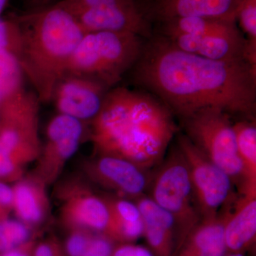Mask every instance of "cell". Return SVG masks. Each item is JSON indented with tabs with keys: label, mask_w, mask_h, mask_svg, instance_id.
<instances>
[{
	"label": "cell",
	"mask_w": 256,
	"mask_h": 256,
	"mask_svg": "<svg viewBox=\"0 0 256 256\" xmlns=\"http://www.w3.org/2000/svg\"><path fill=\"white\" fill-rule=\"evenodd\" d=\"M40 102L22 88L0 105V152L23 169L41 151Z\"/></svg>",
	"instance_id": "obj_5"
},
{
	"label": "cell",
	"mask_w": 256,
	"mask_h": 256,
	"mask_svg": "<svg viewBox=\"0 0 256 256\" xmlns=\"http://www.w3.org/2000/svg\"><path fill=\"white\" fill-rule=\"evenodd\" d=\"M46 184L32 174L15 182L12 190V212L16 220L34 230L42 226L52 214Z\"/></svg>",
	"instance_id": "obj_14"
},
{
	"label": "cell",
	"mask_w": 256,
	"mask_h": 256,
	"mask_svg": "<svg viewBox=\"0 0 256 256\" xmlns=\"http://www.w3.org/2000/svg\"><path fill=\"white\" fill-rule=\"evenodd\" d=\"M237 21L248 36L246 56L254 62L256 60V0H242L237 13Z\"/></svg>",
	"instance_id": "obj_25"
},
{
	"label": "cell",
	"mask_w": 256,
	"mask_h": 256,
	"mask_svg": "<svg viewBox=\"0 0 256 256\" xmlns=\"http://www.w3.org/2000/svg\"><path fill=\"white\" fill-rule=\"evenodd\" d=\"M36 240V238L32 239L21 246L16 248L14 250H10L0 256H32L34 246Z\"/></svg>",
	"instance_id": "obj_33"
},
{
	"label": "cell",
	"mask_w": 256,
	"mask_h": 256,
	"mask_svg": "<svg viewBox=\"0 0 256 256\" xmlns=\"http://www.w3.org/2000/svg\"><path fill=\"white\" fill-rule=\"evenodd\" d=\"M152 193V200L174 218L175 252L202 220L188 165L178 148L156 175Z\"/></svg>",
	"instance_id": "obj_6"
},
{
	"label": "cell",
	"mask_w": 256,
	"mask_h": 256,
	"mask_svg": "<svg viewBox=\"0 0 256 256\" xmlns=\"http://www.w3.org/2000/svg\"><path fill=\"white\" fill-rule=\"evenodd\" d=\"M32 256H65L62 242L56 237L50 236L42 240H36Z\"/></svg>",
	"instance_id": "obj_30"
},
{
	"label": "cell",
	"mask_w": 256,
	"mask_h": 256,
	"mask_svg": "<svg viewBox=\"0 0 256 256\" xmlns=\"http://www.w3.org/2000/svg\"><path fill=\"white\" fill-rule=\"evenodd\" d=\"M104 197L111 216L106 236L117 244L134 242L142 237L144 222L136 204L120 196Z\"/></svg>",
	"instance_id": "obj_20"
},
{
	"label": "cell",
	"mask_w": 256,
	"mask_h": 256,
	"mask_svg": "<svg viewBox=\"0 0 256 256\" xmlns=\"http://www.w3.org/2000/svg\"><path fill=\"white\" fill-rule=\"evenodd\" d=\"M178 150L186 162L202 220L213 218L230 200L232 178L214 164L188 136H180Z\"/></svg>",
	"instance_id": "obj_9"
},
{
	"label": "cell",
	"mask_w": 256,
	"mask_h": 256,
	"mask_svg": "<svg viewBox=\"0 0 256 256\" xmlns=\"http://www.w3.org/2000/svg\"><path fill=\"white\" fill-rule=\"evenodd\" d=\"M108 89L92 78L65 74L56 86L52 100L58 114L82 122L92 121L100 111Z\"/></svg>",
	"instance_id": "obj_13"
},
{
	"label": "cell",
	"mask_w": 256,
	"mask_h": 256,
	"mask_svg": "<svg viewBox=\"0 0 256 256\" xmlns=\"http://www.w3.org/2000/svg\"></svg>",
	"instance_id": "obj_37"
},
{
	"label": "cell",
	"mask_w": 256,
	"mask_h": 256,
	"mask_svg": "<svg viewBox=\"0 0 256 256\" xmlns=\"http://www.w3.org/2000/svg\"><path fill=\"white\" fill-rule=\"evenodd\" d=\"M36 230L18 220H0V256L36 238Z\"/></svg>",
	"instance_id": "obj_24"
},
{
	"label": "cell",
	"mask_w": 256,
	"mask_h": 256,
	"mask_svg": "<svg viewBox=\"0 0 256 256\" xmlns=\"http://www.w3.org/2000/svg\"><path fill=\"white\" fill-rule=\"evenodd\" d=\"M82 171L89 181L122 198L142 196L148 186L144 170L116 156L97 154L84 162Z\"/></svg>",
	"instance_id": "obj_12"
},
{
	"label": "cell",
	"mask_w": 256,
	"mask_h": 256,
	"mask_svg": "<svg viewBox=\"0 0 256 256\" xmlns=\"http://www.w3.org/2000/svg\"><path fill=\"white\" fill-rule=\"evenodd\" d=\"M9 1L10 0H0V15H1L2 12L4 11Z\"/></svg>",
	"instance_id": "obj_35"
},
{
	"label": "cell",
	"mask_w": 256,
	"mask_h": 256,
	"mask_svg": "<svg viewBox=\"0 0 256 256\" xmlns=\"http://www.w3.org/2000/svg\"><path fill=\"white\" fill-rule=\"evenodd\" d=\"M142 37L130 32L85 34L69 60L66 74L92 78L110 88L142 54Z\"/></svg>",
	"instance_id": "obj_4"
},
{
	"label": "cell",
	"mask_w": 256,
	"mask_h": 256,
	"mask_svg": "<svg viewBox=\"0 0 256 256\" xmlns=\"http://www.w3.org/2000/svg\"><path fill=\"white\" fill-rule=\"evenodd\" d=\"M226 212L213 218L202 220L190 232L172 256H224V237Z\"/></svg>",
	"instance_id": "obj_19"
},
{
	"label": "cell",
	"mask_w": 256,
	"mask_h": 256,
	"mask_svg": "<svg viewBox=\"0 0 256 256\" xmlns=\"http://www.w3.org/2000/svg\"><path fill=\"white\" fill-rule=\"evenodd\" d=\"M176 132L164 104L149 94L118 87L107 92L92 120L90 139L97 154L121 158L144 170L162 159Z\"/></svg>",
	"instance_id": "obj_2"
},
{
	"label": "cell",
	"mask_w": 256,
	"mask_h": 256,
	"mask_svg": "<svg viewBox=\"0 0 256 256\" xmlns=\"http://www.w3.org/2000/svg\"><path fill=\"white\" fill-rule=\"evenodd\" d=\"M237 152L242 168L240 194H256V128L255 122L240 121L233 124Z\"/></svg>",
	"instance_id": "obj_22"
},
{
	"label": "cell",
	"mask_w": 256,
	"mask_h": 256,
	"mask_svg": "<svg viewBox=\"0 0 256 256\" xmlns=\"http://www.w3.org/2000/svg\"><path fill=\"white\" fill-rule=\"evenodd\" d=\"M72 15L84 34L130 32L151 36L149 16L137 0H66L56 4Z\"/></svg>",
	"instance_id": "obj_8"
},
{
	"label": "cell",
	"mask_w": 256,
	"mask_h": 256,
	"mask_svg": "<svg viewBox=\"0 0 256 256\" xmlns=\"http://www.w3.org/2000/svg\"><path fill=\"white\" fill-rule=\"evenodd\" d=\"M84 132L82 121L60 114L54 117L47 126L46 141L42 144L33 174L48 186L56 182L78 150Z\"/></svg>",
	"instance_id": "obj_11"
},
{
	"label": "cell",
	"mask_w": 256,
	"mask_h": 256,
	"mask_svg": "<svg viewBox=\"0 0 256 256\" xmlns=\"http://www.w3.org/2000/svg\"><path fill=\"white\" fill-rule=\"evenodd\" d=\"M224 256H246L245 254H227L226 255Z\"/></svg>",
	"instance_id": "obj_36"
},
{
	"label": "cell",
	"mask_w": 256,
	"mask_h": 256,
	"mask_svg": "<svg viewBox=\"0 0 256 256\" xmlns=\"http://www.w3.org/2000/svg\"><path fill=\"white\" fill-rule=\"evenodd\" d=\"M163 36L174 34H188L200 36H242L236 22L218 18L184 16L163 20Z\"/></svg>",
	"instance_id": "obj_21"
},
{
	"label": "cell",
	"mask_w": 256,
	"mask_h": 256,
	"mask_svg": "<svg viewBox=\"0 0 256 256\" xmlns=\"http://www.w3.org/2000/svg\"><path fill=\"white\" fill-rule=\"evenodd\" d=\"M116 245L105 234L94 233L82 256H112Z\"/></svg>",
	"instance_id": "obj_28"
},
{
	"label": "cell",
	"mask_w": 256,
	"mask_h": 256,
	"mask_svg": "<svg viewBox=\"0 0 256 256\" xmlns=\"http://www.w3.org/2000/svg\"><path fill=\"white\" fill-rule=\"evenodd\" d=\"M233 212L226 210L224 237L227 254H242L255 247L256 194H242Z\"/></svg>",
	"instance_id": "obj_15"
},
{
	"label": "cell",
	"mask_w": 256,
	"mask_h": 256,
	"mask_svg": "<svg viewBox=\"0 0 256 256\" xmlns=\"http://www.w3.org/2000/svg\"><path fill=\"white\" fill-rule=\"evenodd\" d=\"M242 0H154L152 12L160 22L198 16L236 22Z\"/></svg>",
	"instance_id": "obj_16"
},
{
	"label": "cell",
	"mask_w": 256,
	"mask_h": 256,
	"mask_svg": "<svg viewBox=\"0 0 256 256\" xmlns=\"http://www.w3.org/2000/svg\"><path fill=\"white\" fill-rule=\"evenodd\" d=\"M184 120L188 139L242 188L244 168L237 152L233 124L226 112L206 108Z\"/></svg>",
	"instance_id": "obj_7"
},
{
	"label": "cell",
	"mask_w": 256,
	"mask_h": 256,
	"mask_svg": "<svg viewBox=\"0 0 256 256\" xmlns=\"http://www.w3.org/2000/svg\"><path fill=\"white\" fill-rule=\"evenodd\" d=\"M67 232L66 236L62 242L65 256H82L94 232L85 229H70Z\"/></svg>",
	"instance_id": "obj_26"
},
{
	"label": "cell",
	"mask_w": 256,
	"mask_h": 256,
	"mask_svg": "<svg viewBox=\"0 0 256 256\" xmlns=\"http://www.w3.org/2000/svg\"><path fill=\"white\" fill-rule=\"evenodd\" d=\"M12 212V190L8 184L0 182V220L10 218Z\"/></svg>",
	"instance_id": "obj_32"
},
{
	"label": "cell",
	"mask_w": 256,
	"mask_h": 256,
	"mask_svg": "<svg viewBox=\"0 0 256 256\" xmlns=\"http://www.w3.org/2000/svg\"><path fill=\"white\" fill-rule=\"evenodd\" d=\"M144 222L143 236L154 256H172L175 249V222L172 216L151 198H136Z\"/></svg>",
	"instance_id": "obj_17"
},
{
	"label": "cell",
	"mask_w": 256,
	"mask_h": 256,
	"mask_svg": "<svg viewBox=\"0 0 256 256\" xmlns=\"http://www.w3.org/2000/svg\"><path fill=\"white\" fill-rule=\"evenodd\" d=\"M112 256H154L149 248L130 244H117Z\"/></svg>",
	"instance_id": "obj_31"
},
{
	"label": "cell",
	"mask_w": 256,
	"mask_h": 256,
	"mask_svg": "<svg viewBox=\"0 0 256 256\" xmlns=\"http://www.w3.org/2000/svg\"><path fill=\"white\" fill-rule=\"evenodd\" d=\"M163 37L184 52L208 60H246V40L242 35L238 36H200L174 34Z\"/></svg>",
	"instance_id": "obj_18"
},
{
	"label": "cell",
	"mask_w": 256,
	"mask_h": 256,
	"mask_svg": "<svg viewBox=\"0 0 256 256\" xmlns=\"http://www.w3.org/2000/svg\"><path fill=\"white\" fill-rule=\"evenodd\" d=\"M20 48V31L18 24L12 16L0 18V52H6L16 56Z\"/></svg>",
	"instance_id": "obj_27"
},
{
	"label": "cell",
	"mask_w": 256,
	"mask_h": 256,
	"mask_svg": "<svg viewBox=\"0 0 256 256\" xmlns=\"http://www.w3.org/2000/svg\"><path fill=\"white\" fill-rule=\"evenodd\" d=\"M136 65V80L183 118L206 108L246 114L255 110L256 68L246 60H208L162 36L144 46Z\"/></svg>",
	"instance_id": "obj_1"
},
{
	"label": "cell",
	"mask_w": 256,
	"mask_h": 256,
	"mask_svg": "<svg viewBox=\"0 0 256 256\" xmlns=\"http://www.w3.org/2000/svg\"><path fill=\"white\" fill-rule=\"evenodd\" d=\"M23 176V168L0 152V182L14 183Z\"/></svg>",
	"instance_id": "obj_29"
},
{
	"label": "cell",
	"mask_w": 256,
	"mask_h": 256,
	"mask_svg": "<svg viewBox=\"0 0 256 256\" xmlns=\"http://www.w3.org/2000/svg\"><path fill=\"white\" fill-rule=\"evenodd\" d=\"M22 76L16 56L10 52H0V105L23 88Z\"/></svg>",
	"instance_id": "obj_23"
},
{
	"label": "cell",
	"mask_w": 256,
	"mask_h": 256,
	"mask_svg": "<svg viewBox=\"0 0 256 256\" xmlns=\"http://www.w3.org/2000/svg\"><path fill=\"white\" fill-rule=\"evenodd\" d=\"M60 223L66 230L85 229L106 234L111 216L104 196L95 193L79 178L64 182L57 190Z\"/></svg>",
	"instance_id": "obj_10"
},
{
	"label": "cell",
	"mask_w": 256,
	"mask_h": 256,
	"mask_svg": "<svg viewBox=\"0 0 256 256\" xmlns=\"http://www.w3.org/2000/svg\"><path fill=\"white\" fill-rule=\"evenodd\" d=\"M64 1H66V0H23L24 4H25L28 10L56 4Z\"/></svg>",
	"instance_id": "obj_34"
},
{
	"label": "cell",
	"mask_w": 256,
	"mask_h": 256,
	"mask_svg": "<svg viewBox=\"0 0 256 256\" xmlns=\"http://www.w3.org/2000/svg\"><path fill=\"white\" fill-rule=\"evenodd\" d=\"M12 18L20 31L16 58L23 74L40 102H50L85 34L73 16L58 4L28 10Z\"/></svg>",
	"instance_id": "obj_3"
}]
</instances>
